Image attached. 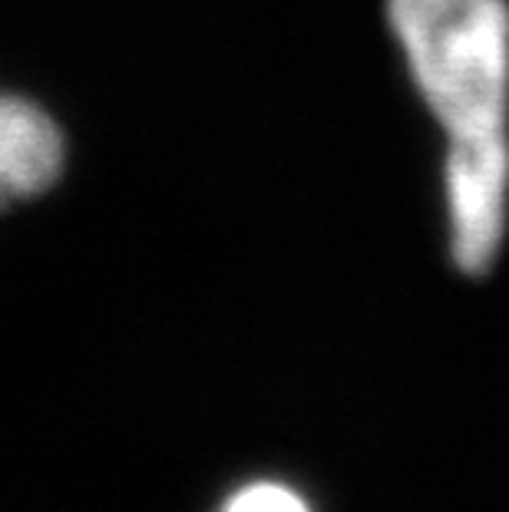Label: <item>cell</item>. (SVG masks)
I'll return each mask as SVG.
<instances>
[{
    "label": "cell",
    "mask_w": 509,
    "mask_h": 512,
    "mask_svg": "<svg viewBox=\"0 0 509 512\" xmlns=\"http://www.w3.org/2000/svg\"><path fill=\"white\" fill-rule=\"evenodd\" d=\"M387 24L447 136L443 202L453 265L483 275L503 248L509 212V4L387 0Z\"/></svg>",
    "instance_id": "cell-1"
},
{
    "label": "cell",
    "mask_w": 509,
    "mask_h": 512,
    "mask_svg": "<svg viewBox=\"0 0 509 512\" xmlns=\"http://www.w3.org/2000/svg\"><path fill=\"white\" fill-rule=\"evenodd\" d=\"M67 162L53 119L24 96L0 93V209L47 192Z\"/></svg>",
    "instance_id": "cell-2"
},
{
    "label": "cell",
    "mask_w": 509,
    "mask_h": 512,
    "mask_svg": "<svg viewBox=\"0 0 509 512\" xmlns=\"http://www.w3.org/2000/svg\"><path fill=\"white\" fill-rule=\"evenodd\" d=\"M222 512H311V509L295 489L278 483H255L238 489Z\"/></svg>",
    "instance_id": "cell-3"
}]
</instances>
